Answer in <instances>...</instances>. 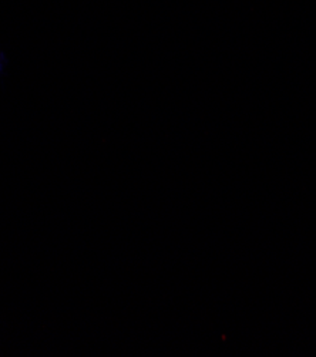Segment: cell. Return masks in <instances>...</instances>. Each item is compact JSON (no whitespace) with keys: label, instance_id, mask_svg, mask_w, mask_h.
<instances>
[{"label":"cell","instance_id":"1","mask_svg":"<svg viewBox=\"0 0 316 357\" xmlns=\"http://www.w3.org/2000/svg\"><path fill=\"white\" fill-rule=\"evenodd\" d=\"M10 68H12V57L8 49L0 46V82H3L9 76Z\"/></svg>","mask_w":316,"mask_h":357}]
</instances>
